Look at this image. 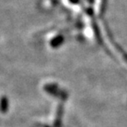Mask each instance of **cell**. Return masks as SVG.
Segmentation results:
<instances>
[{"instance_id":"cell-1","label":"cell","mask_w":127,"mask_h":127,"mask_svg":"<svg viewBox=\"0 0 127 127\" xmlns=\"http://www.w3.org/2000/svg\"><path fill=\"white\" fill-rule=\"evenodd\" d=\"M7 109H8V100L7 97L3 96L0 101V110L2 111V112H6Z\"/></svg>"},{"instance_id":"cell-2","label":"cell","mask_w":127,"mask_h":127,"mask_svg":"<svg viewBox=\"0 0 127 127\" xmlns=\"http://www.w3.org/2000/svg\"><path fill=\"white\" fill-rule=\"evenodd\" d=\"M63 37L62 36H59V37H57L56 39H55L54 40L52 41L51 43V45H52V46L53 47H55V46H57V45H59L60 44H61V42L63 41Z\"/></svg>"},{"instance_id":"cell-3","label":"cell","mask_w":127,"mask_h":127,"mask_svg":"<svg viewBox=\"0 0 127 127\" xmlns=\"http://www.w3.org/2000/svg\"><path fill=\"white\" fill-rule=\"evenodd\" d=\"M123 57H124V59H125L126 61L127 62V53L123 52Z\"/></svg>"},{"instance_id":"cell-4","label":"cell","mask_w":127,"mask_h":127,"mask_svg":"<svg viewBox=\"0 0 127 127\" xmlns=\"http://www.w3.org/2000/svg\"><path fill=\"white\" fill-rule=\"evenodd\" d=\"M70 1H71V2H76L78 1V0H70Z\"/></svg>"}]
</instances>
